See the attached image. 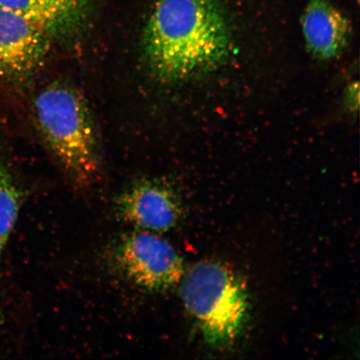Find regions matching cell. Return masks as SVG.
Listing matches in <instances>:
<instances>
[{
    "mask_svg": "<svg viewBox=\"0 0 360 360\" xmlns=\"http://www.w3.org/2000/svg\"><path fill=\"white\" fill-rule=\"evenodd\" d=\"M110 259L126 280L148 292L168 290L184 274L183 260L174 248L155 233L139 229L115 242Z\"/></svg>",
    "mask_w": 360,
    "mask_h": 360,
    "instance_id": "277c9868",
    "label": "cell"
},
{
    "mask_svg": "<svg viewBox=\"0 0 360 360\" xmlns=\"http://www.w3.org/2000/svg\"><path fill=\"white\" fill-rule=\"evenodd\" d=\"M357 2H359V0H356Z\"/></svg>",
    "mask_w": 360,
    "mask_h": 360,
    "instance_id": "7c38bea8",
    "label": "cell"
},
{
    "mask_svg": "<svg viewBox=\"0 0 360 360\" xmlns=\"http://www.w3.org/2000/svg\"><path fill=\"white\" fill-rule=\"evenodd\" d=\"M181 298L184 307L209 343L231 344L247 321L245 287L224 265L204 261L184 274Z\"/></svg>",
    "mask_w": 360,
    "mask_h": 360,
    "instance_id": "3957f363",
    "label": "cell"
},
{
    "mask_svg": "<svg viewBox=\"0 0 360 360\" xmlns=\"http://www.w3.org/2000/svg\"><path fill=\"white\" fill-rule=\"evenodd\" d=\"M115 211L126 224L153 233L169 231L181 213L174 191L152 179L141 180L121 193L115 202Z\"/></svg>",
    "mask_w": 360,
    "mask_h": 360,
    "instance_id": "8992f818",
    "label": "cell"
},
{
    "mask_svg": "<svg viewBox=\"0 0 360 360\" xmlns=\"http://www.w3.org/2000/svg\"><path fill=\"white\" fill-rule=\"evenodd\" d=\"M49 34L34 22L0 8V79L22 82L41 65Z\"/></svg>",
    "mask_w": 360,
    "mask_h": 360,
    "instance_id": "5b68a950",
    "label": "cell"
},
{
    "mask_svg": "<svg viewBox=\"0 0 360 360\" xmlns=\"http://www.w3.org/2000/svg\"><path fill=\"white\" fill-rule=\"evenodd\" d=\"M58 1L79 17L82 15L88 3V0H58Z\"/></svg>",
    "mask_w": 360,
    "mask_h": 360,
    "instance_id": "30bf717a",
    "label": "cell"
},
{
    "mask_svg": "<svg viewBox=\"0 0 360 360\" xmlns=\"http://www.w3.org/2000/svg\"><path fill=\"white\" fill-rule=\"evenodd\" d=\"M301 26L309 53L321 60L340 56L352 35L348 18L330 0H307Z\"/></svg>",
    "mask_w": 360,
    "mask_h": 360,
    "instance_id": "52a82bcc",
    "label": "cell"
},
{
    "mask_svg": "<svg viewBox=\"0 0 360 360\" xmlns=\"http://www.w3.org/2000/svg\"><path fill=\"white\" fill-rule=\"evenodd\" d=\"M34 109L43 136L67 174L79 184L91 182L100 171V150L82 94L69 84L53 83L36 97Z\"/></svg>",
    "mask_w": 360,
    "mask_h": 360,
    "instance_id": "7a4b0ae2",
    "label": "cell"
},
{
    "mask_svg": "<svg viewBox=\"0 0 360 360\" xmlns=\"http://www.w3.org/2000/svg\"><path fill=\"white\" fill-rule=\"evenodd\" d=\"M231 41L219 0H159L143 36L148 64L166 81L214 70L227 57Z\"/></svg>",
    "mask_w": 360,
    "mask_h": 360,
    "instance_id": "6da1fadb",
    "label": "cell"
},
{
    "mask_svg": "<svg viewBox=\"0 0 360 360\" xmlns=\"http://www.w3.org/2000/svg\"><path fill=\"white\" fill-rule=\"evenodd\" d=\"M0 8L25 17L49 35L65 32L80 19L58 0H0Z\"/></svg>",
    "mask_w": 360,
    "mask_h": 360,
    "instance_id": "ba28073f",
    "label": "cell"
},
{
    "mask_svg": "<svg viewBox=\"0 0 360 360\" xmlns=\"http://www.w3.org/2000/svg\"><path fill=\"white\" fill-rule=\"evenodd\" d=\"M22 202V193L10 169L0 160V262L13 229H15Z\"/></svg>",
    "mask_w": 360,
    "mask_h": 360,
    "instance_id": "9c48e42d",
    "label": "cell"
},
{
    "mask_svg": "<svg viewBox=\"0 0 360 360\" xmlns=\"http://www.w3.org/2000/svg\"><path fill=\"white\" fill-rule=\"evenodd\" d=\"M355 97L359 98L358 84H356V85H351L347 90V94H346V101H347L348 106L351 110H354V108L358 109L359 98H355Z\"/></svg>",
    "mask_w": 360,
    "mask_h": 360,
    "instance_id": "8fae6325",
    "label": "cell"
}]
</instances>
